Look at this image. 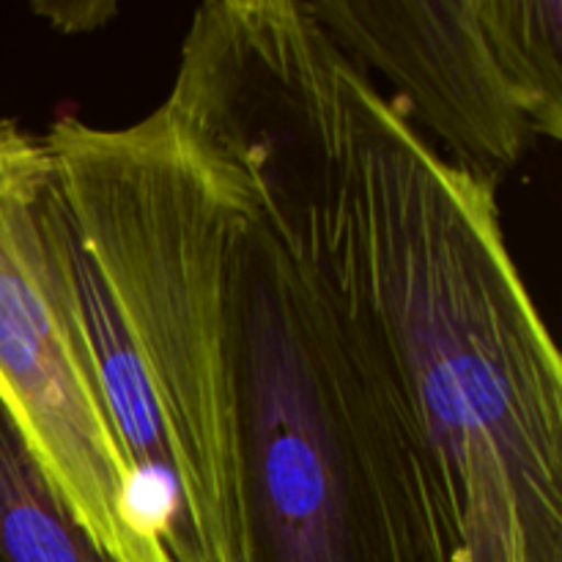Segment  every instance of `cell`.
Returning a JSON list of instances; mask_svg holds the SVG:
<instances>
[{
    "label": "cell",
    "mask_w": 562,
    "mask_h": 562,
    "mask_svg": "<svg viewBox=\"0 0 562 562\" xmlns=\"http://www.w3.org/2000/svg\"><path fill=\"white\" fill-rule=\"evenodd\" d=\"M181 104L373 340L459 562H562V360L492 181L442 157L307 3L236 11Z\"/></svg>",
    "instance_id": "6da1fadb"
},
{
    "label": "cell",
    "mask_w": 562,
    "mask_h": 562,
    "mask_svg": "<svg viewBox=\"0 0 562 562\" xmlns=\"http://www.w3.org/2000/svg\"><path fill=\"white\" fill-rule=\"evenodd\" d=\"M82 335L143 494L176 499L173 562H245L234 245L247 170L165 99L119 130L44 132Z\"/></svg>",
    "instance_id": "7a4b0ae2"
},
{
    "label": "cell",
    "mask_w": 562,
    "mask_h": 562,
    "mask_svg": "<svg viewBox=\"0 0 562 562\" xmlns=\"http://www.w3.org/2000/svg\"><path fill=\"white\" fill-rule=\"evenodd\" d=\"M234 340L245 562H459L376 346L250 176Z\"/></svg>",
    "instance_id": "3957f363"
},
{
    "label": "cell",
    "mask_w": 562,
    "mask_h": 562,
    "mask_svg": "<svg viewBox=\"0 0 562 562\" xmlns=\"http://www.w3.org/2000/svg\"><path fill=\"white\" fill-rule=\"evenodd\" d=\"M0 398L71 519L113 562H173L148 527L88 351L69 220L42 135L0 119Z\"/></svg>",
    "instance_id": "277c9868"
},
{
    "label": "cell",
    "mask_w": 562,
    "mask_h": 562,
    "mask_svg": "<svg viewBox=\"0 0 562 562\" xmlns=\"http://www.w3.org/2000/svg\"><path fill=\"white\" fill-rule=\"evenodd\" d=\"M442 157L497 184L562 132L560 0L307 3Z\"/></svg>",
    "instance_id": "5b68a950"
},
{
    "label": "cell",
    "mask_w": 562,
    "mask_h": 562,
    "mask_svg": "<svg viewBox=\"0 0 562 562\" xmlns=\"http://www.w3.org/2000/svg\"><path fill=\"white\" fill-rule=\"evenodd\" d=\"M0 562H113L71 519L0 398Z\"/></svg>",
    "instance_id": "8992f818"
},
{
    "label": "cell",
    "mask_w": 562,
    "mask_h": 562,
    "mask_svg": "<svg viewBox=\"0 0 562 562\" xmlns=\"http://www.w3.org/2000/svg\"><path fill=\"white\" fill-rule=\"evenodd\" d=\"M42 14L58 27H69V31H86V27H97L104 22V14H115L113 3H55V5H36Z\"/></svg>",
    "instance_id": "52a82bcc"
}]
</instances>
